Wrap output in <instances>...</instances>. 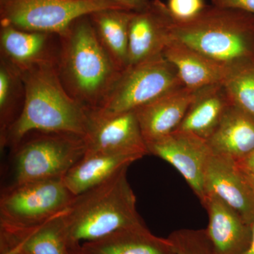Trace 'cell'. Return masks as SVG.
<instances>
[{
  "label": "cell",
  "instance_id": "1",
  "mask_svg": "<svg viewBox=\"0 0 254 254\" xmlns=\"http://www.w3.org/2000/svg\"><path fill=\"white\" fill-rule=\"evenodd\" d=\"M25 101L21 115L0 140L1 150H13L31 132H58L85 137L88 110L70 96L58 76L56 63L21 73Z\"/></svg>",
  "mask_w": 254,
  "mask_h": 254
},
{
  "label": "cell",
  "instance_id": "2",
  "mask_svg": "<svg viewBox=\"0 0 254 254\" xmlns=\"http://www.w3.org/2000/svg\"><path fill=\"white\" fill-rule=\"evenodd\" d=\"M87 16L59 35L57 70L70 96L92 111L101 104L123 71L100 43Z\"/></svg>",
  "mask_w": 254,
  "mask_h": 254
},
{
  "label": "cell",
  "instance_id": "3",
  "mask_svg": "<svg viewBox=\"0 0 254 254\" xmlns=\"http://www.w3.org/2000/svg\"><path fill=\"white\" fill-rule=\"evenodd\" d=\"M125 167L106 181L76 195L64 215L73 250L119 230L144 224L136 210V198Z\"/></svg>",
  "mask_w": 254,
  "mask_h": 254
},
{
  "label": "cell",
  "instance_id": "4",
  "mask_svg": "<svg viewBox=\"0 0 254 254\" xmlns=\"http://www.w3.org/2000/svg\"><path fill=\"white\" fill-rule=\"evenodd\" d=\"M173 38L199 52L227 75L254 64V15L207 6L198 16L175 21Z\"/></svg>",
  "mask_w": 254,
  "mask_h": 254
},
{
  "label": "cell",
  "instance_id": "5",
  "mask_svg": "<svg viewBox=\"0 0 254 254\" xmlns=\"http://www.w3.org/2000/svg\"><path fill=\"white\" fill-rule=\"evenodd\" d=\"M11 151V180L4 187L63 179L84 156L86 143L84 137L73 133L35 131L26 135Z\"/></svg>",
  "mask_w": 254,
  "mask_h": 254
},
{
  "label": "cell",
  "instance_id": "6",
  "mask_svg": "<svg viewBox=\"0 0 254 254\" xmlns=\"http://www.w3.org/2000/svg\"><path fill=\"white\" fill-rule=\"evenodd\" d=\"M185 86L177 68L163 55L128 66L97 109L100 115L134 111L169 92Z\"/></svg>",
  "mask_w": 254,
  "mask_h": 254
},
{
  "label": "cell",
  "instance_id": "7",
  "mask_svg": "<svg viewBox=\"0 0 254 254\" xmlns=\"http://www.w3.org/2000/svg\"><path fill=\"white\" fill-rule=\"evenodd\" d=\"M107 9L125 10L113 0H1V25L60 35L78 18Z\"/></svg>",
  "mask_w": 254,
  "mask_h": 254
},
{
  "label": "cell",
  "instance_id": "8",
  "mask_svg": "<svg viewBox=\"0 0 254 254\" xmlns=\"http://www.w3.org/2000/svg\"><path fill=\"white\" fill-rule=\"evenodd\" d=\"M75 197L63 179L4 187L0 196V225L27 227L41 223L67 209Z\"/></svg>",
  "mask_w": 254,
  "mask_h": 254
},
{
  "label": "cell",
  "instance_id": "9",
  "mask_svg": "<svg viewBox=\"0 0 254 254\" xmlns=\"http://www.w3.org/2000/svg\"><path fill=\"white\" fill-rule=\"evenodd\" d=\"M146 146L148 154L163 159L176 169L200 203L204 200L205 168L212 153L206 140L176 130Z\"/></svg>",
  "mask_w": 254,
  "mask_h": 254
},
{
  "label": "cell",
  "instance_id": "10",
  "mask_svg": "<svg viewBox=\"0 0 254 254\" xmlns=\"http://www.w3.org/2000/svg\"><path fill=\"white\" fill-rule=\"evenodd\" d=\"M88 114L85 154H148L135 110L115 115H100L92 111Z\"/></svg>",
  "mask_w": 254,
  "mask_h": 254
},
{
  "label": "cell",
  "instance_id": "11",
  "mask_svg": "<svg viewBox=\"0 0 254 254\" xmlns=\"http://www.w3.org/2000/svg\"><path fill=\"white\" fill-rule=\"evenodd\" d=\"M205 195L212 194L247 223L254 222V192L247 173L235 160L212 152L205 173Z\"/></svg>",
  "mask_w": 254,
  "mask_h": 254
},
{
  "label": "cell",
  "instance_id": "12",
  "mask_svg": "<svg viewBox=\"0 0 254 254\" xmlns=\"http://www.w3.org/2000/svg\"><path fill=\"white\" fill-rule=\"evenodd\" d=\"M174 22L167 4L160 0L151 1L144 11L133 13L129 26L127 67L163 55L173 41Z\"/></svg>",
  "mask_w": 254,
  "mask_h": 254
},
{
  "label": "cell",
  "instance_id": "13",
  "mask_svg": "<svg viewBox=\"0 0 254 254\" xmlns=\"http://www.w3.org/2000/svg\"><path fill=\"white\" fill-rule=\"evenodd\" d=\"M66 210L31 226L0 225V254H74L78 250L70 245L64 221Z\"/></svg>",
  "mask_w": 254,
  "mask_h": 254
},
{
  "label": "cell",
  "instance_id": "14",
  "mask_svg": "<svg viewBox=\"0 0 254 254\" xmlns=\"http://www.w3.org/2000/svg\"><path fill=\"white\" fill-rule=\"evenodd\" d=\"M0 50L1 58L20 73H25L45 64H57L59 35L1 25Z\"/></svg>",
  "mask_w": 254,
  "mask_h": 254
},
{
  "label": "cell",
  "instance_id": "15",
  "mask_svg": "<svg viewBox=\"0 0 254 254\" xmlns=\"http://www.w3.org/2000/svg\"><path fill=\"white\" fill-rule=\"evenodd\" d=\"M201 204L208 213L206 231L215 254H243L252 241V225L215 195H205Z\"/></svg>",
  "mask_w": 254,
  "mask_h": 254
},
{
  "label": "cell",
  "instance_id": "16",
  "mask_svg": "<svg viewBox=\"0 0 254 254\" xmlns=\"http://www.w3.org/2000/svg\"><path fill=\"white\" fill-rule=\"evenodd\" d=\"M196 91L181 87L135 110L146 144L178 128Z\"/></svg>",
  "mask_w": 254,
  "mask_h": 254
},
{
  "label": "cell",
  "instance_id": "17",
  "mask_svg": "<svg viewBox=\"0 0 254 254\" xmlns=\"http://www.w3.org/2000/svg\"><path fill=\"white\" fill-rule=\"evenodd\" d=\"M232 105L223 83L200 88L195 92L185 118L176 130L190 132L207 141Z\"/></svg>",
  "mask_w": 254,
  "mask_h": 254
},
{
  "label": "cell",
  "instance_id": "18",
  "mask_svg": "<svg viewBox=\"0 0 254 254\" xmlns=\"http://www.w3.org/2000/svg\"><path fill=\"white\" fill-rule=\"evenodd\" d=\"M80 254H176L168 238L155 236L145 224L83 244Z\"/></svg>",
  "mask_w": 254,
  "mask_h": 254
},
{
  "label": "cell",
  "instance_id": "19",
  "mask_svg": "<svg viewBox=\"0 0 254 254\" xmlns=\"http://www.w3.org/2000/svg\"><path fill=\"white\" fill-rule=\"evenodd\" d=\"M143 157L138 153L85 154L64 177V182L76 196L106 181L122 169Z\"/></svg>",
  "mask_w": 254,
  "mask_h": 254
},
{
  "label": "cell",
  "instance_id": "20",
  "mask_svg": "<svg viewBox=\"0 0 254 254\" xmlns=\"http://www.w3.org/2000/svg\"><path fill=\"white\" fill-rule=\"evenodd\" d=\"M207 142L213 153L240 163L254 151V120L232 105Z\"/></svg>",
  "mask_w": 254,
  "mask_h": 254
},
{
  "label": "cell",
  "instance_id": "21",
  "mask_svg": "<svg viewBox=\"0 0 254 254\" xmlns=\"http://www.w3.org/2000/svg\"><path fill=\"white\" fill-rule=\"evenodd\" d=\"M163 55L177 68L184 86L196 91L223 83L226 73L212 60L177 40L169 43Z\"/></svg>",
  "mask_w": 254,
  "mask_h": 254
},
{
  "label": "cell",
  "instance_id": "22",
  "mask_svg": "<svg viewBox=\"0 0 254 254\" xmlns=\"http://www.w3.org/2000/svg\"><path fill=\"white\" fill-rule=\"evenodd\" d=\"M133 13L107 9L89 15L100 43L122 71L128 66L129 26Z\"/></svg>",
  "mask_w": 254,
  "mask_h": 254
},
{
  "label": "cell",
  "instance_id": "23",
  "mask_svg": "<svg viewBox=\"0 0 254 254\" xmlns=\"http://www.w3.org/2000/svg\"><path fill=\"white\" fill-rule=\"evenodd\" d=\"M24 101L21 73L0 57V140L21 115Z\"/></svg>",
  "mask_w": 254,
  "mask_h": 254
},
{
  "label": "cell",
  "instance_id": "24",
  "mask_svg": "<svg viewBox=\"0 0 254 254\" xmlns=\"http://www.w3.org/2000/svg\"><path fill=\"white\" fill-rule=\"evenodd\" d=\"M223 84L233 105L254 120V64L229 73Z\"/></svg>",
  "mask_w": 254,
  "mask_h": 254
},
{
  "label": "cell",
  "instance_id": "25",
  "mask_svg": "<svg viewBox=\"0 0 254 254\" xmlns=\"http://www.w3.org/2000/svg\"><path fill=\"white\" fill-rule=\"evenodd\" d=\"M176 254H216L206 229H182L168 237Z\"/></svg>",
  "mask_w": 254,
  "mask_h": 254
},
{
  "label": "cell",
  "instance_id": "26",
  "mask_svg": "<svg viewBox=\"0 0 254 254\" xmlns=\"http://www.w3.org/2000/svg\"><path fill=\"white\" fill-rule=\"evenodd\" d=\"M167 6L175 21L186 22L198 16L207 5L204 0H168Z\"/></svg>",
  "mask_w": 254,
  "mask_h": 254
},
{
  "label": "cell",
  "instance_id": "27",
  "mask_svg": "<svg viewBox=\"0 0 254 254\" xmlns=\"http://www.w3.org/2000/svg\"><path fill=\"white\" fill-rule=\"evenodd\" d=\"M217 7L241 10L254 15V0H211Z\"/></svg>",
  "mask_w": 254,
  "mask_h": 254
},
{
  "label": "cell",
  "instance_id": "28",
  "mask_svg": "<svg viewBox=\"0 0 254 254\" xmlns=\"http://www.w3.org/2000/svg\"><path fill=\"white\" fill-rule=\"evenodd\" d=\"M126 11L141 12L150 6V0H113Z\"/></svg>",
  "mask_w": 254,
  "mask_h": 254
},
{
  "label": "cell",
  "instance_id": "29",
  "mask_svg": "<svg viewBox=\"0 0 254 254\" xmlns=\"http://www.w3.org/2000/svg\"><path fill=\"white\" fill-rule=\"evenodd\" d=\"M237 163L245 173L254 175V151L248 157Z\"/></svg>",
  "mask_w": 254,
  "mask_h": 254
},
{
  "label": "cell",
  "instance_id": "30",
  "mask_svg": "<svg viewBox=\"0 0 254 254\" xmlns=\"http://www.w3.org/2000/svg\"><path fill=\"white\" fill-rule=\"evenodd\" d=\"M252 238L251 241L250 246L248 249L244 252L243 254H254V222L252 225Z\"/></svg>",
  "mask_w": 254,
  "mask_h": 254
},
{
  "label": "cell",
  "instance_id": "31",
  "mask_svg": "<svg viewBox=\"0 0 254 254\" xmlns=\"http://www.w3.org/2000/svg\"><path fill=\"white\" fill-rule=\"evenodd\" d=\"M247 177H248L249 180H250L251 185H252V189H253L254 192V175H250V174L248 173H247Z\"/></svg>",
  "mask_w": 254,
  "mask_h": 254
},
{
  "label": "cell",
  "instance_id": "32",
  "mask_svg": "<svg viewBox=\"0 0 254 254\" xmlns=\"http://www.w3.org/2000/svg\"><path fill=\"white\" fill-rule=\"evenodd\" d=\"M74 254H80V250H78V251H76V252H75Z\"/></svg>",
  "mask_w": 254,
  "mask_h": 254
}]
</instances>
